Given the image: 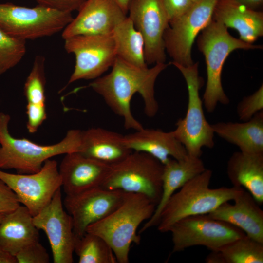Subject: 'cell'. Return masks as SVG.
Segmentation results:
<instances>
[{
  "label": "cell",
  "mask_w": 263,
  "mask_h": 263,
  "mask_svg": "<svg viewBox=\"0 0 263 263\" xmlns=\"http://www.w3.org/2000/svg\"><path fill=\"white\" fill-rule=\"evenodd\" d=\"M165 63H156L151 68L131 64L116 57L111 71L88 85L100 95L108 106L124 120L126 129L138 131L144 127L132 114L131 101L139 93L144 102V112L149 117L154 116L158 104L155 97L154 85L159 74L167 67Z\"/></svg>",
  "instance_id": "cell-1"
},
{
  "label": "cell",
  "mask_w": 263,
  "mask_h": 263,
  "mask_svg": "<svg viewBox=\"0 0 263 263\" xmlns=\"http://www.w3.org/2000/svg\"><path fill=\"white\" fill-rule=\"evenodd\" d=\"M10 116L0 113V169H15L19 174L38 172L45 161L60 154L79 152L82 131H68L59 142L42 145L26 138H16L10 133Z\"/></svg>",
  "instance_id": "cell-2"
},
{
  "label": "cell",
  "mask_w": 263,
  "mask_h": 263,
  "mask_svg": "<svg viewBox=\"0 0 263 263\" xmlns=\"http://www.w3.org/2000/svg\"><path fill=\"white\" fill-rule=\"evenodd\" d=\"M212 175V171L206 169L171 196L160 215L157 225L160 232H169L184 218L212 212L222 204L233 201L244 189L234 186L210 188Z\"/></svg>",
  "instance_id": "cell-3"
},
{
  "label": "cell",
  "mask_w": 263,
  "mask_h": 263,
  "mask_svg": "<svg viewBox=\"0 0 263 263\" xmlns=\"http://www.w3.org/2000/svg\"><path fill=\"white\" fill-rule=\"evenodd\" d=\"M156 206L144 195L129 193L120 206L104 219L90 225L86 232L104 239L113 249L117 263H128L131 245L140 242L137 229L152 216Z\"/></svg>",
  "instance_id": "cell-4"
},
{
  "label": "cell",
  "mask_w": 263,
  "mask_h": 263,
  "mask_svg": "<svg viewBox=\"0 0 263 263\" xmlns=\"http://www.w3.org/2000/svg\"><path fill=\"white\" fill-rule=\"evenodd\" d=\"M197 46L204 56L206 64L207 83L203 103L207 111L212 113L218 103L226 105L229 102L222 83L223 66L228 56L235 50L263 47L234 38L225 25L213 19L199 34Z\"/></svg>",
  "instance_id": "cell-5"
},
{
  "label": "cell",
  "mask_w": 263,
  "mask_h": 263,
  "mask_svg": "<svg viewBox=\"0 0 263 263\" xmlns=\"http://www.w3.org/2000/svg\"><path fill=\"white\" fill-rule=\"evenodd\" d=\"M164 165L151 155L132 151L120 162L111 166L102 187L144 195L156 205L162 193Z\"/></svg>",
  "instance_id": "cell-6"
},
{
  "label": "cell",
  "mask_w": 263,
  "mask_h": 263,
  "mask_svg": "<svg viewBox=\"0 0 263 263\" xmlns=\"http://www.w3.org/2000/svg\"><path fill=\"white\" fill-rule=\"evenodd\" d=\"M171 64L181 73L186 82L188 92L186 115L177 121L176 128L173 132L185 148L188 155L200 157L203 147H213L214 133L211 124L205 117L203 101L199 95L202 80L199 76L198 62L188 66Z\"/></svg>",
  "instance_id": "cell-7"
},
{
  "label": "cell",
  "mask_w": 263,
  "mask_h": 263,
  "mask_svg": "<svg viewBox=\"0 0 263 263\" xmlns=\"http://www.w3.org/2000/svg\"><path fill=\"white\" fill-rule=\"evenodd\" d=\"M73 18L72 13L38 4L29 8L0 3V28L25 41L51 36L63 31Z\"/></svg>",
  "instance_id": "cell-8"
},
{
  "label": "cell",
  "mask_w": 263,
  "mask_h": 263,
  "mask_svg": "<svg viewBox=\"0 0 263 263\" xmlns=\"http://www.w3.org/2000/svg\"><path fill=\"white\" fill-rule=\"evenodd\" d=\"M169 232L171 233L172 253L194 246H204L215 250L245 235L239 228L207 214L182 219L174 224Z\"/></svg>",
  "instance_id": "cell-9"
},
{
  "label": "cell",
  "mask_w": 263,
  "mask_h": 263,
  "mask_svg": "<svg viewBox=\"0 0 263 263\" xmlns=\"http://www.w3.org/2000/svg\"><path fill=\"white\" fill-rule=\"evenodd\" d=\"M219 0H200L193 3L182 16L169 23L163 36L166 51L172 63L192 65V48L196 38L212 20Z\"/></svg>",
  "instance_id": "cell-10"
},
{
  "label": "cell",
  "mask_w": 263,
  "mask_h": 263,
  "mask_svg": "<svg viewBox=\"0 0 263 263\" xmlns=\"http://www.w3.org/2000/svg\"><path fill=\"white\" fill-rule=\"evenodd\" d=\"M64 48L74 54L75 63L67 85L81 79H95L113 65L117 57L112 33L78 35L64 40Z\"/></svg>",
  "instance_id": "cell-11"
},
{
  "label": "cell",
  "mask_w": 263,
  "mask_h": 263,
  "mask_svg": "<svg viewBox=\"0 0 263 263\" xmlns=\"http://www.w3.org/2000/svg\"><path fill=\"white\" fill-rule=\"evenodd\" d=\"M0 179L33 216L48 204L62 186L57 163L50 159L45 161L39 171L31 174H13L0 169Z\"/></svg>",
  "instance_id": "cell-12"
},
{
  "label": "cell",
  "mask_w": 263,
  "mask_h": 263,
  "mask_svg": "<svg viewBox=\"0 0 263 263\" xmlns=\"http://www.w3.org/2000/svg\"><path fill=\"white\" fill-rule=\"evenodd\" d=\"M128 193L120 190H110L98 187L77 194L66 195L63 206L72 218L76 237L83 236L90 225L104 219L116 209Z\"/></svg>",
  "instance_id": "cell-13"
},
{
  "label": "cell",
  "mask_w": 263,
  "mask_h": 263,
  "mask_svg": "<svg viewBox=\"0 0 263 263\" xmlns=\"http://www.w3.org/2000/svg\"><path fill=\"white\" fill-rule=\"evenodd\" d=\"M128 13L144 38L147 65L165 63L163 36L169 22L161 0H130Z\"/></svg>",
  "instance_id": "cell-14"
},
{
  "label": "cell",
  "mask_w": 263,
  "mask_h": 263,
  "mask_svg": "<svg viewBox=\"0 0 263 263\" xmlns=\"http://www.w3.org/2000/svg\"><path fill=\"white\" fill-rule=\"evenodd\" d=\"M33 223L43 230L49 241L54 263H72L76 236L70 215L65 211L61 188L50 202L38 214Z\"/></svg>",
  "instance_id": "cell-15"
},
{
  "label": "cell",
  "mask_w": 263,
  "mask_h": 263,
  "mask_svg": "<svg viewBox=\"0 0 263 263\" xmlns=\"http://www.w3.org/2000/svg\"><path fill=\"white\" fill-rule=\"evenodd\" d=\"M78 11L62 31L64 40L78 35L111 34L127 17L114 0H86Z\"/></svg>",
  "instance_id": "cell-16"
},
{
  "label": "cell",
  "mask_w": 263,
  "mask_h": 263,
  "mask_svg": "<svg viewBox=\"0 0 263 263\" xmlns=\"http://www.w3.org/2000/svg\"><path fill=\"white\" fill-rule=\"evenodd\" d=\"M111 166L78 152L66 154L58 168L66 195L101 187Z\"/></svg>",
  "instance_id": "cell-17"
},
{
  "label": "cell",
  "mask_w": 263,
  "mask_h": 263,
  "mask_svg": "<svg viewBox=\"0 0 263 263\" xmlns=\"http://www.w3.org/2000/svg\"><path fill=\"white\" fill-rule=\"evenodd\" d=\"M233 201V204L225 202L207 214L239 228L247 237L263 243V211L259 204L244 189Z\"/></svg>",
  "instance_id": "cell-18"
},
{
  "label": "cell",
  "mask_w": 263,
  "mask_h": 263,
  "mask_svg": "<svg viewBox=\"0 0 263 263\" xmlns=\"http://www.w3.org/2000/svg\"><path fill=\"white\" fill-rule=\"evenodd\" d=\"M123 135L124 143L132 151L148 153L163 165L171 158L181 160L188 155L185 148L173 131L144 128Z\"/></svg>",
  "instance_id": "cell-19"
},
{
  "label": "cell",
  "mask_w": 263,
  "mask_h": 263,
  "mask_svg": "<svg viewBox=\"0 0 263 263\" xmlns=\"http://www.w3.org/2000/svg\"><path fill=\"white\" fill-rule=\"evenodd\" d=\"M206 169L200 157L188 155L181 160L171 158L164 165L160 200L152 216L144 224L140 233L157 226L161 213L171 196L187 182Z\"/></svg>",
  "instance_id": "cell-20"
},
{
  "label": "cell",
  "mask_w": 263,
  "mask_h": 263,
  "mask_svg": "<svg viewBox=\"0 0 263 263\" xmlns=\"http://www.w3.org/2000/svg\"><path fill=\"white\" fill-rule=\"evenodd\" d=\"M213 19L236 30L242 41L253 44L263 36V13L232 0H219Z\"/></svg>",
  "instance_id": "cell-21"
},
{
  "label": "cell",
  "mask_w": 263,
  "mask_h": 263,
  "mask_svg": "<svg viewBox=\"0 0 263 263\" xmlns=\"http://www.w3.org/2000/svg\"><path fill=\"white\" fill-rule=\"evenodd\" d=\"M226 170L233 186L245 189L259 204L263 203V153L235 152Z\"/></svg>",
  "instance_id": "cell-22"
},
{
  "label": "cell",
  "mask_w": 263,
  "mask_h": 263,
  "mask_svg": "<svg viewBox=\"0 0 263 263\" xmlns=\"http://www.w3.org/2000/svg\"><path fill=\"white\" fill-rule=\"evenodd\" d=\"M132 151L125 145L123 135L101 128L82 131L79 153L104 163H117Z\"/></svg>",
  "instance_id": "cell-23"
},
{
  "label": "cell",
  "mask_w": 263,
  "mask_h": 263,
  "mask_svg": "<svg viewBox=\"0 0 263 263\" xmlns=\"http://www.w3.org/2000/svg\"><path fill=\"white\" fill-rule=\"evenodd\" d=\"M39 230L33 216L24 206L5 214L0 223V247L15 256L22 248L39 241Z\"/></svg>",
  "instance_id": "cell-24"
},
{
  "label": "cell",
  "mask_w": 263,
  "mask_h": 263,
  "mask_svg": "<svg viewBox=\"0 0 263 263\" xmlns=\"http://www.w3.org/2000/svg\"><path fill=\"white\" fill-rule=\"evenodd\" d=\"M214 134L237 146L240 151L263 153V112L243 122H219L211 124Z\"/></svg>",
  "instance_id": "cell-25"
},
{
  "label": "cell",
  "mask_w": 263,
  "mask_h": 263,
  "mask_svg": "<svg viewBox=\"0 0 263 263\" xmlns=\"http://www.w3.org/2000/svg\"><path fill=\"white\" fill-rule=\"evenodd\" d=\"M117 57L133 65L148 67L145 59V43L141 33L128 16L112 33Z\"/></svg>",
  "instance_id": "cell-26"
},
{
  "label": "cell",
  "mask_w": 263,
  "mask_h": 263,
  "mask_svg": "<svg viewBox=\"0 0 263 263\" xmlns=\"http://www.w3.org/2000/svg\"><path fill=\"white\" fill-rule=\"evenodd\" d=\"M216 250L222 263H263V243L246 235L228 243Z\"/></svg>",
  "instance_id": "cell-27"
},
{
  "label": "cell",
  "mask_w": 263,
  "mask_h": 263,
  "mask_svg": "<svg viewBox=\"0 0 263 263\" xmlns=\"http://www.w3.org/2000/svg\"><path fill=\"white\" fill-rule=\"evenodd\" d=\"M74 252L78 257L79 263H116L113 251L100 236L86 232L76 237Z\"/></svg>",
  "instance_id": "cell-28"
},
{
  "label": "cell",
  "mask_w": 263,
  "mask_h": 263,
  "mask_svg": "<svg viewBox=\"0 0 263 263\" xmlns=\"http://www.w3.org/2000/svg\"><path fill=\"white\" fill-rule=\"evenodd\" d=\"M45 57L37 56L24 86L27 104L45 106Z\"/></svg>",
  "instance_id": "cell-29"
},
{
  "label": "cell",
  "mask_w": 263,
  "mask_h": 263,
  "mask_svg": "<svg viewBox=\"0 0 263 263\" xmlns=\"http://www.w3.org/2000/svg\"><path fill=\"white\" fill-rule=\"evenodd\" d=\"M26 41L9 35L0 28V75L22 60L26 52Z\"/></svg>",
  "instance_id": "cell-30"
},
{
  "label": "cell",
  "mask_w": 263,
  "mask_h": 263,
  "mask_svg": "<svg viewBox=\"0 0 263 263\" xmlns=\"http://www.w3.org/2000/svg\"><path fill=\"white\" fill-rule=\"evenodd\" d=\"M263 109V85L253 94L244 97L238 104L237 112L239 118L245 121L250 119Z\"/></svg>",
  "instance_id": "cell-31"
},
{
  "label": "cell",
  "mask_w": 263,
  "mask_h": 263,
  "mask_svg": "<svg viewBox=\"0 0 263 263\" xmlns=\"http://www.w3.org/2000/svg\"><path fill=\"white\" fill-rule=\"evenodd\" d=\"M17 263H48L49 255L45 247L37 241L22 248L15 256Z\"/></svg>",
  "instance_id": "cell-32"
},
{
  "label": "cell",
  "mask_w": 263,
  "mask_h": 263,
  "mask_svg": "<svg viewBox=\"0 0 263 263\" xmlns=\"http://www.w3.org/2000/svg\"><path fill=\"white\" fill-rule=\"evenodd\" d=\"M26 112L27 129L29 133H34L47 118L46 107L27 104Z\"/></svg>",
  "instance_id": "cell-33"
},
{
  "label": "cell",
  "mask_w": 263,
  "mask_h": 263,
  "mask_svg": "<svg viewBox=\"0 0 263 263\" xmlns=\"http://www.w3.org/2000/svg\"><path fill=\"white\" fill-rule=\"evenodd\" d=\"M20 204L15 193L0 179V213H9L18 207Z\"/></svg>",
  "instance_id": "cell-34"
},
{
  "label": "cell",
  "mask_w": 263,
  "mask_h": 263,
  "mask_svg": "<svg viewBox=\"0 0 263 263\" xmlns=\"http://www.w3.org/2000/svg\"><path fill=\"white\" fill-rule=\"evenodd\" d=\"M161 1L169 22L184 15L193 4L190 0H161Z\"/></svg>",
  "instance_id": "cell-35"
},
{
  "label": "cell",
  "mask_w": 263,
  "mask_h": 263,
  "mask_svg": "<svg viewBox=\"0 0 263 263\" xmlns=\"http://www.w3.org/2000/svg\"><path fill=\"white\" fill-rule=\"evenodd\" d=\"M38 4L62 12L78 11L86 0H34Z\"/></svg>",
  "instance_id": "cell-36"
},
{
  "label": "cell",
  "mask_w": 263,
  "mask_h": 263,
  "mask_svg": "<svg viewBox=\"0 0 263 263\" xmlns=\"http://www.w3.org/2000/svg\"><path fill=\"white\" fill-rule=\"evenodd\" d=\"M253 10H257L263 6V0H232Z\"/></svg>",
  "instance_id": "cell-37"
},
{
  "label": "cell",
  "mask_w": 263,
  "mask_h": 263,
  "mask_svg": "<svg viewBox=\"0 0 263 263\" xmlns=\"http://www.w3.org/2000/svg\"><path fill=\"white\" fill-rule=\"evenodd\" d=\"M0 263H17V262L14 256L0 247Z\"/></svg>",
  "instance_id": "cell-38"
},
{
  "label": "cell",
  "mask_w": 263,
  "mask_h": 263,
  "mask_svg": "<svg viewBox=\"0 0 263 263\" xmlns=\"http://www.w3.org/2000/svg\"><path fill=\"white\" fill-rule=\"evenodd\" d=\"M121 8L126 12L128 13V7L130 0H114Z\"/></svg>",
  "instance_id": "cell-39"
},
{
  "label": "cell",
  "mask_w": 263,
  "mask_h": 263,
  "mask_svg": "<svg viewBox=\"0 0 263 263\" xmlns=\"http://www.w3.org/2000/svg\"><path fill=\"white\" fill-rule=\"evenodd\" d=\"M5 215V214L0 213V223L2 220L3 218H4V216Z\"/></svg>",
  "instance_id": "cell-40"
},
{
  "label": "cell",
  "mask_w": 263,
  "mask_h": 263,
  "mask_svg": "<svg viewBox=\"0 0 263 263\" xmlns=\"http://www.w3.org/2000/svg\"><path fill=\"white\" fill-rule=\"evenodd\" d=\"M190 0L193 3H195V2H197V1H199L200 0Z\"/></svg>",
  "instance_id": "cell-41"
}]
</instances>
